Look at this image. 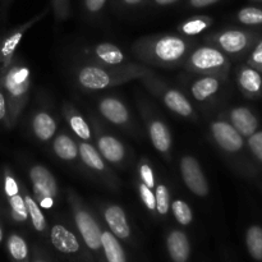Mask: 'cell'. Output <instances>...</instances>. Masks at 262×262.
I'll use <instances>...</instances> for the list:
<instances>
[{"label":"cell","instance_id":"obj_37","mask_svg":"<svg viewBox=\"0 0 262 262\" xmlns=\"http://www.w3.org/2000/svg\"><path fill=\"white\" fill-rule=\"evenodd\" d=\"M246 143L253 158L262 164V129H257L253 135L247 137Z\"/></svg>","mask_w":262,"mask_h":262},{"label":"cell","instance_id":"obj_40","mask_svg":"<svg viewBox=\"0 0 262 262\" xmlns=\"http://www.w3.org/2000/svg\"><path fill=\"white\" fill-rule=\"evenodd\" d=\"M31 262H55L48 250L42 246L33 245L31 247Z\"/></svg>","mask_w":262,"mask_h":262},{"label":"cell","instance_id":"obj_14","mask_svg":"<svg viewBox=\"0 0 262 262\" xmlns=\"http://www.w3.org/2000/svg\"><path fill=\"white\" fill-rule=\"evenodd\" d=\"M48 12L49 8H46L45 10H42L41 13L36 14L35 17L31 18L30 20H27V22L22 23V25L13 28L10 32H8V35L5 36L4 38H2V45H0V73L7 71L8 67L10 66V63H12V60L15 56V51H17L18 45L20 43V41H22L26 32H27L32 26H35L36 23L40 22Z\"/></svg>","mask_w":262,"mask_h":262},{"label":"cell","instance_id":"obj_8","mask_svg":"<svg viewBox=\"0 0 262 262\" xmlns=\"http://www.w3.org/2000/svg\"><path fill=\"white\" fill-rule=\"evenodd\" d=\"M258 41L257 33L252 31L228 28L206 36L205 42L216 46L228 56H241L253 48Z\"/></svg>","mask_w":262,"mask_h":262},{"label":"cell","instance_id":"obj_27","mask_svg":"<svg viewBox=\"0 0 262 262\" xmlns=\"http://www.w3.org/2000/svg\"><path fill=\"white\" fill-rule=\"evenodd\" d=\"M5 250L10 262H31V247L27 239L17 232H12L5 241Z\"/></svg>","mask_w":262,"mask_h":262},{"label":"cell","instance_id":"obj_44","mask_svg":"<svg viewBox=\"0 0 262 262\" xmlns=\"http://www.w3.org/2000/svg\"><path fill=\"white\" fill-rule=\"evenodd\" d=\"M120 2L124 7H136V5H140L143 0H120Z\"/></svg>","mask_w":262,"mask_h":262},{"label":"cell","instance_id":"obj_48","mask_svg":"<svg viewBox=\"0 0 262 262\" xmlns=\"http://www.w3.org/2000/svg\"><path fill=\"white\" fill-rule=\"evenodd\" d=\"M253 2H262V0H253Z\"/></svg>","mask_w":262,"mask_h":262},{"label":"cell","instance_id":"obj_9","mask_svg":"<svg viewBox=\"0 0 262 262\" xmlns=\"http://www.w3.org/2000/svg\"><path fill=\"white\" fill-rule=\"evenodd\" d=\"M28 178L32 186L33 199L42 210H50L59 196V186L50 169L35 164L28 169Z\"/></svg>","mask_w":262,"mask_h":262},{"label":"cell","instance_id":"obj_36","mask_svg":"<svg viewBox=\"0 0 262 262\" xmlns=\"http://www.w3.org/2000/svg\"><path fill=\"white\" fill-rule=\"evenodd\" d=\"M137 171H138V181L143 182L147 187H150L151 189L155 191L156 181H155V174H154V169L151 166V164L148 163L147 159H141L138 161L137 165Z\"/></svg>","mask_w":262,"mask_h":262},{"label":"cell","instance_id":"obj_42","mask_svg":"<svg viewBox=\"0 0 262 262\" xmlns=\"http://www.w3.org/2000/svg\"><path fill=\"white\" fill-rule=\"evenodd\" d=\"M8 118V105H7V97H5L4 90L0 86V123H7Z\"/></svg>","mask_w":262,"mask_h":262},{"label":"cell","instance_id":"obj_26","mask_svg":"<svg viewBox=\"0 0 262 262\" xmlns=\"http://www.w3.org/2000/svg\"><path fill=\"white\" fill-rule=\"evenodd\" d=\"M222 79L215 76H201L191 84V94L200 102L209 101L220 91Z\"/></svg>","mask_w":262,"mask_h":262},{"label":"cell","instance_id":"obj_12","mask_svg":"<svg viewBox=\"0 0 262 262\" xmlns=\"http://www.w3.org/2000/svg\"><path fill=\"white\" fill-rule=\"evenodd\" d=\"M210 135L215 145L227 155H239L245 151V137L225 119L210 123Z\"/></svg>","mask_w":262,"mask_h":262},{"label":"cell","instance_id":"obj_33","mask_svg":"<svg viewBox=\"0 0 262 262\" xmlns=\"http://www.w3.org/2000/svg\"><path fill=\"white\" fill-rule=\"evenodd\" d=\"M155 201H156V214L164 217L170 211V192L164 183H159L155 186Z\"/></svg>","mask_w":262,"mask_h":262},{"label":"cell","instance_id":"obj_41","mask_svg":"<svg viewBox=\"0 0 262 262\" xmlns=\"http://www.w3.org/2000/svg\"><path fill=\"white\" fill-rule=\"evenodd\" d=\"M107 0H83V5L84 9L89 14H99L104 7L106 5Z\"/></svg>","mask_w":262,"mask_h":262},{"label":"cell","instance_id":"obj_24","mask_svg":"<svg viewBox=\"0 0 262 262\" xmlns=\"http://www.w3.org/2000/svg\"><path fill=\"white\" fill-rule=\"evenodd\" d=\"M237 83L241 91L251 99L261 96L262 94V76L258 71L250 66H242L237 71Z\"/></svg>","mask_w":262,"mask_h":262},{"label":"cell","instance_id":"obj_38","mask_svg":"<svg viewBox=\"0 0 262 262\" xmlns=\"http://www.w3.org/2000/svg\"><path fill=\"white\" fill-rule=\"evenodd\" d=\"M51 8L56 22H63L71 14V0H51Z\"/></svg>","mask_w":262,"mask_h":262},{"label":"cell","instance_id":"obj_13","mask_svg":"<svg viewBox=\"0 0 262 262\" xmlns=\"http://www.w3.org/2000/svg\"><path fill=\"white\" fill-rule=\"evenodd\" d=\"M92 135L96 142V148L105 161L112 165L120 166L127 159V148L124 143L113 135L105 132L96 119L92 117Z\"/></svg>","mask_w":262,"mask_h":262},{"label":"cell","instance_id":"obj_31","mask_svg":"<svg viewBox=\"0 0 262 262\" xmlns=\"http://www.w3.org/2000/svg\"><path fill=\"white\" fill-rule=\"evenodd\" d=\"M246 247L253 260L262 261V227L260 225H251L246 230Z\"/></svg>","mask_w":262,"mask_h":262},{"label":"cell","instance_id":"obj_45","mask_svg":"<svg viewBox=\"0 0 262 262\" xmlns=\"http://www.w3.org/2000/svg\"><path fill=\"white\" fill-rule=\"evenodd\" d=\"M178 0H154L156 5H160V7H165V5H171L174 3H177Z\"/></svg>","mask_w":262,"mask_h":262},{"label":"cell","instance_id":"obj_19","mask_svg":"<svg viewBox=\"0 0 262 262\" xmlns=\"http://www.w3.org/2000/svg\"><path fill=\"white\" fill-rule=\"evenodd\" d=\"M97 110L104 119L117 127H129L132 117L127 105L115 96H105L99 99L96 104Z\"/></svg>","mask_w":262,"mask_h":262},{"label":"cell","instance_id":"obj_43","mask_svg":"<svg viewBox=\"0 0 262 262\" xmlns=\"http://www.w3.org/2000/svg\"><path fill=\"white\" fill-rule=\"evenodd\" d=\"M220 0H188V5L191 8H196V9H201V8H207L210 5L216 4Z\"/></svg>","mask_w":262,"mask_h":262},{"label":"cell","instance_id":"obj_39","mask_svg":"<svg viewBox=\"0 0 262 262\" xmlns=\"http://www.w3.org/2000/svg\"><path fill=\"white\" fill-rule=\"evenodd\" d=\"M247 66L252 67L262 73V38L253 45L247 59Z\"/></svg>","mask_w":262,"mask_h":262},{"label":"cell","instance_id":"obj_46","mask_svg":"<svg viewBox=\"0 0 262 262\" xmlns=\"http://www.w3.org/2000/svg\"><path fill=\"white\" fill-rule=\"evenodd\" d=\"M13 0H2V12L5 13L8 10V8H9V5L12 4Z\"/></svg>","mask_w":262,"mask_h":262},{"label":"cell","instance_id":"obj_5","mask_svg":"<svg viewBox=\"0 0 262 262\" xmlns=\"http://www.w3.org/2000/svg\"><path fill=\"white\" fill-rule=\"evenodd\" d=\"M187 71L201 76H215L225 79L230 71V59L216 46L206 45L191 50L184 61Z\"/></svg>","mask_w":262,"mask_h":262},{"label":"cell","instance_id":"obj_20","mask_svg":"<svg viewBox=\"0 0 262 262\" xmlns=\"http://www.w3.org/2000/svg\"><path fill=\"white\" fill-rule=\"evenodd\" d=\"M165 248L170 262H191L192 243L186 232L182 229L168 230L165 237Z\"/></svg>","mask_w":262,"mask_h":262},{"label":"cell","instance_id":"obj_16","mask_svg":"<svg viewBox=\"0 0 262 262\" xmlns=\"http://www.w3.org/2000/svg\"><path fill=\"white\" fill-rule=\"evenodd\" d=\"M143 117H145L146 130L152 146L164 158L169 159L173 147V138L168 125L164 123L163 119L154 115L151 112H145Z\"/></svg>","mask_w":262,"mask_h":262},{"label":"cell","instance_id":"obj_28","mask_svg":"<svg viewBox=\"0 0 262 262\" xmlns=\"http://www.w3.org/2000/svg\"><path fill=\"white\" fill-rule=\"evenodd\" d=\"M78 143L73 140L67 133L60 132L56 133L55 137L53 138V152L60 160L66 163H73L78 159Z\"/></svg>","mask_w":262,"mask_h":262},{"label":"cell","instance_id":"obj_4","mask_svg":"<svg viewBox=\"0 0 262 262\" xmlns=\"http://www.w3.org/2000/svg\"><path fill=\"white\" fill-rule=\"evenodd\" d=\"M68 204L71 206L72 219L76 232L78 233L82 243L89 251L94 262H101V228L102 224L83 204L81 197L74 191H68Z\"/></svg>","mask_w":262,"mask_h":262},{"label":"cell","instance_id":"obj_34","mask_svg":"<svg viewBox=\"0 0 262 262\" xmlns=\"http://www.w3.org/2000/svg\"><path fill=\"white\" fill-rule=\"evenodd\" d=\"M237 20L245 26H262V9L257 7H245L237 13Z\"/></svg>","mask_w":262,"mask_h":262},{"label":"cell","instance_id":"obj_2","mask_svg":"<svg viewBox=\"0 0 262 262\" xmlns=\"http://www.w3.org/2000/svg\"><path fill=\"white\" fill-rule=\"evenodd\" d=\"M151 72L150 68L137 63H128L122 67H105L87 61L77 67L74 79L83 91L96 92L124 84L133 79H140Z\"/></svg>","mask_w":262,"mask_h":262},{"label":"cell","instance_id":"obj_10","mask_svg":"<svg viewBox=\"0 0 262 262\" xmlns=\"http://www.w3.org/2000/svg\"><path fill=\"white\" fill-rule=\"evenodd\" d=\"M3 191L7 199L10 219L17 224H26L28 222V214L22 193V184L9 166H5L3 171Z\"/></svg>","mask_w":262,"mask_h":262},{"label":"cell","instance_id":"obj_22","mask_svg":"<svg viewBox=\"0 0 262 262\" xmlns=\"http://www.w3.org/2000/svg\"><path fill=\"white\" fill-rule=\"evenodd\" d=\"M101 262H130L124 243L107 230L104 224L101 228Z\"/></svg>","mask_w":262,"mask_h":262},{"label":"cell","instance_id":"obj_25","mask_svg":"<svg viewBox=\"0 0 262 262\" xmlns=\"http://www.w3.org/2000/svg\"><path fill=\"white\" fill-rule=\"evenodd\" d=\"M63 115L66 119L67 124L69 125L72 132L76 135V137L81 141H86V142H91L92 137V128L84 119L83 115L76 109L69 102H64L63 105Z\"/></svg>","mask_w":262,"mask_h":262},{"label":"cell","instance_id":"obj_7","mask_svg":"<svg viewBox=\"0 0 262 262\" xmlns=\"http://www.w3.org/2000/svg\"><path fill=\"white\" fill-rule=\"evenodd\" d=\"M142 83L145 84L146 89L155 95L159 100H161L164 105L170 110L174 114L179 115L182 118H187V119H197V114L194 112V107L189 102V100L182 94L179 90L174 89V87L168 86L165 82L161 81L154 71L151 73L146 74L142 78H140Z\"/></svg>","mask_w":262,"mask_h":262},{"label":"cell","instance_id":"obj_6","mask_svg":"<svg viewBox=\"0 0 262 262\" xmlns=\"http://www.w3.org/2000/svg\"><path fill=\"white\" fill-rule=\"evenodd\" d=\"M48 238L56 253L71 262H94L76 229L61 222L54 223Z\"/></svg>","mask_w":262,"mask_h":262},{"label":"cell","instance_id":"obj_17","mask_svg":"<svg viewBox=\"0 0 262 262\" xmlns=\"http://www.w3.org/2000/svg\"><path fill=\"white\" fill-rule=\"evenodd\" d=\"M78 152L81 163L86 166L89 170L96 174L99 178L106 182L109 186H114L115 176L112 173V170L107 166L106 161L102 158L101 154L97 151V148L92 145L91 142H86V141H81L78 143Z\"/></svg>","mask_w":262,"mask_h":262},{"label":"cell","instance_id":"obj_29","mask_svg":"<svg viewBox=\"0 0 262 262\" xmlns=\"http://www.w3.org/2000/svg\"><path fill=\"white\" fill-rule=\"evenodd\" d=\"M22 193H23V197H25L26 207H27L28 222L31 223V225H32V228L36 230V232L40 233V234H46L49 230V225L42 209H41L40 205L36 202V200L33 199L32 194L27 191V188H26L23 184H22Z\"/></svg>","mask_w":262,"mask_h":262},{"label":"cell","instance_id":"obj_1","mask_svg":"<svg viewBox=\"0 0 262 262\" xmlns=\"http://www.w3.org/2000/svg\"><path fill=\"white\" fill-rule=\"evenodd\" d=\"M193 42L174 33H159L138 38L132 45V54L141 63L161 68H176L184 64Z\"/></svg>","mask_w":262,"mask_h":262},{"label":"cell","instance_id":"obj_30","mask_svg":"<svg viewBox=\"0 0 262 262\" xmlns=\"http://www.w3.org/2000/svg\"><path fill=\"white\" fill-rule=\"evenodd\" d=\"M212 23H214V19L209 15H194V17H189L188 19L182 22L178 26V31L182 36L193 37L211 27Z\"/></svg>","mask_w":262,"mask_h":262},{"label":"cell","instance_id":"obj_47","mask_svg":"<svg viewBox=\"0 0 262 262\" xmlns=\"http://www.w3.org/2000/svg\"><path fill=\"white\" fill-rule=\"evenodd\" d=\"M3 241H4V229H3V225L0 223V245L3 243Z\"/></svg>","mask_w":262,"mask_h":262},{"label":"cell","instance_id":"obj_49","mask_svg":"<svg viewBox=\"0 0 262 262\" xmlns=\"http://www.w3.org/2000/svg\"><path fill=\"white\" fill-rule=\"evenodd\" d=\"M0 45H2V37H0Z\"/></svg>","mask_w":262,"mask_h":262},{"label":"cell","instance_id":"obj_35","mask_svg":"<svg viewBox=\"0 0 262 262\" xmlns=\"http://www.w3.org/2000/svg\"><path fill=\"white\" fill-rule=\"evenodd\" d=\"M137 189H138V196H140L141 202L143 204L145 209L147 210L150 214L155 215L156 214L155 191H154V189H151L150 187L146 186V184L141 181H138Z\"/></svg>","mask_w":262,"mask_h":262},{"label":"cell","instance_id":"obj_3","mask_svg":"<svg viewBox=\"0 0 262 262\" xmlns=\"http://www.w3.org/2000/svg\"><path fill=\"white\" fill-rule=\"evenodd\" d=\"M0 86L4 90L8 105V118L5 127L13 128L30 100L31 71L22 60L15 58L7 71L0 73Z\"/></svg>","mask_w":262,"mask_h":262},{"label":"cell","instance_id":"obj_15","mask_svg":"<svg viewBox=\"0 0 262 262\" xmlns=\"http://www.w3.org/2000/svg\"><path fill=\"white\" fill-rule=\"evenodd\" d=\"M179 170L187 188L197 197H206L210 192L209 182L194 156L184 155L179 160Z\"/></svg>","mask_w":262,"mask_h":262},{"label":"cell","instance_id":"obj_18","mask_svg":"<svg viewBox=\"0 0 262 262\" xmlns=\"http://www.w3.org/2000/svg\"><path fill=\"white\" fill-rule=\"evenodd\" d=\"M87 60L105 67H122L130 63L119 46L112 42H100L83 50Z\"/></svg>","mask_w":262,"mask_h":262},{"label":"cell","instance_id":"obj_32","mask_svg":"<svg viewBox=\"0 0 262 262\" xmlns=\"http://www.w3.org/2000/svg\"><path fill=\"white\" fill-rule=\"evenodd\" d=\"M171 214L181 227H188L193 222V211L184 200H174L170 204Z\"/></svg>","mask_w":262,"mask_h":262},{"label":"cell","instance_id":"obj_21","mask_svg":"<svg viewBox=\"0 0 262 262\" xmlns=\"http://www.w3.org/2000/svg\"><path fill=\"white\" fill-rule=\"evenodd\" d=\"M228 122L241 133L245 138L258 129V118L247 106H235L228 112Z\"/></svg>","mask_w":262,"mask_h":262},{"label":"cell","instance_id":"obj_11","mask_svg":"<svg viewBox=\"0 0 262 262\" xmlns=\"http://www.w3.org/2000/svg\"><path fill=\"white\" fill-rule=\"evenodd\" d=\"M101 215L105 228L110 230L118 239L122 241L124 245H136L133 228L130 225L129 219H128L127 212L120 205L105 204L101 207Z\"/></svg>","mask_w":262,"mask_h":262},{"label":"cell","instance_id":"obj_23","mask_svg":"<svg viewBox=\"0 0 262 262\" xmlns=\"http://www.w3.org/2000/svg\"><path fill=\"white\" fill-rule=\"evenodd\" d=\"M31 130L37 141L50 142L58 132V124L51 113L46 110H38L31 119Z\"/></svg>","mask_w":262,"mask_h":262}]
</instances>
